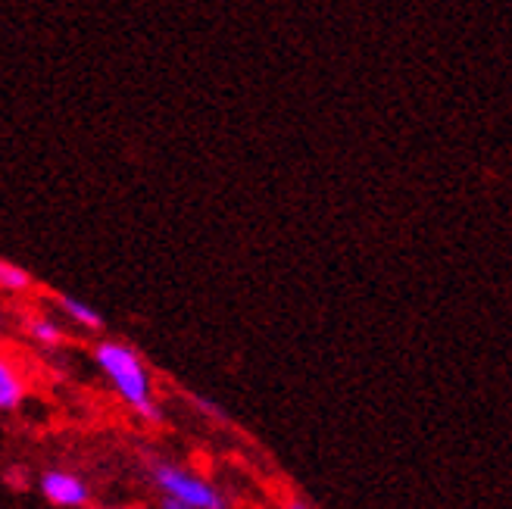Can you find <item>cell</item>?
Segmentation results:
<instances>
[{
  "mask_svg": "<svg viewBox=\"0 0 512 509\" xmlns=\"http://www.w3.org/2000/svg\"><path fill=\"white\" fill-rule=\"evenodd\" d=\"M4 332H7V313L0 307V338H4Z\"/></svg>",
  "mask_w": 512,
  "mask_h": 509,
  "instance_id": "11",
  "label": "cell"
},
{
  "mask_svg": "<svg viewBox=\"0 0 512 509\" xmlns=\"http://www.w3.org/2000/svg\"><path fill=\"white\" fill-rule=\"evenodd\" d=\"M285 509H316L310 500H306V497H300V494H291L288 500H285Z\"/></svg>",
  "mask_w": 512,
  "mask_h": 509,
  "instance_id": "9",
  "label": "cell"
},
{
  "mask_svg": "<svg viewBox=\"0 0 512 509\" xmlns=\"http://www.w3.org/2000/svg\"><path fill=\"white\" fill-rule=\"evenodd\" d=\"M25 397H29V381L7 353H0V416L16 413Z\"/></svg>",
  "mask_w": 512,
  "mask_h": 509,
  "instance_id": "6",
  "label": "cell"
},
{
  "mask_svg": "<svg viewBox=\"0 0 512 509\" xmlns=\"http://www.w3.org/2000/svg\"><path fill=\"white\" fill-rule=\"evenodd\" d=\"M35 291V275L29 269H22L19 263L0 260V294L7 297H25Z\"/></svg>",
  "mask_w": 512,
  "mask_h": 509,
  "instance_id": "7",
  "label": "cell"
},
{
  "mask_svg": "<svg viewBox=\"0 0 512 509\" xmlns=\"http://www.w3.org/2000/svg\"><path fill=\"white\" fill-rule=\"evenodd\" d=\"M85 509H128V506H94V503H88Z\"/></svg>",
  "mask_w": 512,
  "mask_h": 509,
  "instance_id": "12",
  "label": "cell"
},
{
  "mask_svg": "<svg viewBox=\"0 0 512 509\" xmlns=\"http://www.w3.org/2000/svg\"><path fill=\"white\" fill-rule=\"evenodd\" d=\"M157 509H191V506H182V503H175V500H163V497H160Z\"/></svg>",
  "mask_w": 512,
  "mask_h": 509,
  "instance_id": "10",
  "label": "cell"
},
{
  "mask_svg": "<svg viewBox=\"0 0 512 509\" xmlns=\"http://www.w3.org/2000/svg\"><path fill=\"white\" fill-rule=\"evenodd\" d=\"M22 335L38 350H50V353L60 350L69 341L63 319L57 313H44V310H32L22 316Z\"/></svg>",
  "mask_w": 512,
  "mask_h": 509,
  "instance_id": "4",
  "label": "cell"
},
{
  "mask_svg": "<svg viewBox=\"0 0 512 509\" xmlns=\"http://www.w3.org/2000/svg\"><path fill=\"white\" fill-rule=\"evenodd\" d=\"M91 360L97 372L107 378L110 391L119 397L135 419L147 425H160L163 422V406L157 400V381L147 366L144 356L119 338H97L91 347Z\"/></svg>",
  "mask_w": 512,
  "mask_h": 509,
  "instance_id": "1",
  "label": "cell"
},
{
  "mask_svg": "<svg viewBox=\"0 0 512 509\" xmlns=\"http://www.w3.org/2000/svg\"><path fill=\"white\" fill-rule=\"evenodd\" d=\"M144 478L163 500H175L191 509H232V497H228L216 481L175 460L150 456L144 463Z\"/></svg>",
  "mask_w": 512,
  "mask_h": 509,
  "instance_id": "2",
  "label": "cell"
},
{
  "mask_svg": "<svg viewBox=\"0 0 512 509\" xmlns=\"http://www.w3.org/2000/svg\"><path fill=\"white\" fill-rule=\"evenodd\" d=\"M38 491L50 506H57V509H85L94 497L91 485L79 472H69L60 466L44 469L38 475Z\"/></svg>",
  "mask_w": 512,
  "mask_h": 509,
  "instance_id": "3",
  "label": "cell"
},
{
  "mask_svg": "<svg viewBox=\"0 0 512 509\" xmlns=\"http://www.w3.org/2000/svg\"><path fill=\"white\" fill-rule=\"evenodd\" d=\"M191 403H194V410L200 413V416H207V419H213L216 425H228L232 419H228V413L222 410V406L216 403V400H210V397H200V394H191Z\"/></svg>",
  "mask_w": 512,
  "mask_h": 509,
  "instance_id": "8",
  "label": "cell"
},
{
  "mask_svg": "<svg viewBox=\"0 0 512 509\" xmlns=\"http://www.w3.org/2000/svg\"><path fill=\"white\" fill-rule=\"evenodd\" d=\"M54 307L69 325L82 328V332H88V335H104L107 319H104V313H97L88 300L72 297V294H54Z\"/></svg>",
  "mask_w": 512,
  "mask_h": 509,
  "instance_id": "5",
  "label": "cell"
}]
</instances>
